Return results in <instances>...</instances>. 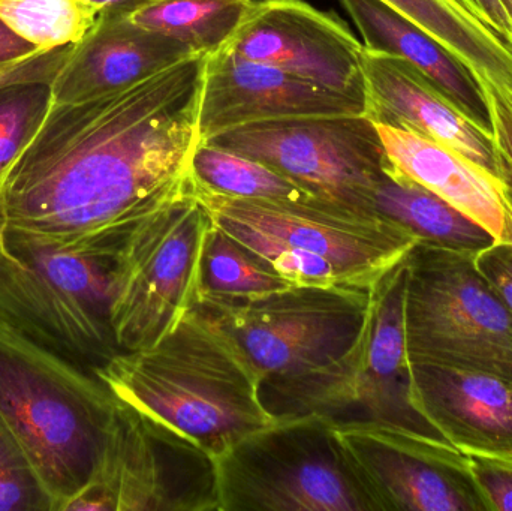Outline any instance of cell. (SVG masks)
I'll use <instances>...</instances> for the list:
<instances>
[{"mask_svg":"<svg viewBox=\"0 0 512 511\" xmlns=\"http://www.w3.org/2000/svg\"><path fill=\"white\" fill-rule=\"evenodd\" d=\"M456 54L478 77L512 92V47L463 0H381Z\"/></svg>","mask_w":512,"mask_h":511,"instance_id":"obj_22","label":"cell"},{"mask_svg":"<svg viewBox=\"0 0 512 511\" xmlns=\"http://www.w3.org/2000/svg\"><path fill=\"white\" fill-rule=\"evenodd\" d=\"M213 221L186 185L135 222L120 243L111 323L122 351L152 347L200 302L204 245Z\"/></svg>","mask_w":512,"mask_h":511,"instance_id":"obj_9","label":"cell"},{"mask_svg":"<svg viewBox=\"0 0 512 511\" xmlns=\"http://www.w3.org/2000/svg\"><path fill=\"white\" fill-rule=\"evenodd\" d=\"M475 264L512 311V245L495 243L489 246L475 254Z\"/></svg>","mask_w":512,"mask_h":511,"instance_id":"obj_32","label":"cell"},{"mask_svg":"<svg viewBox=\"0 0 512 511\" xmlns=\"http://www.w3.org/2000/svg\"><path fill=\"white\" fill-rule=\"evenodd\" d=\"M411 365V401L454 449L512 458V384L481 372Z\"/></svg>","mask_w":512,"mask_h":511,"instance_id":"obj_17","label":"cell"},{"mask_svg":"<svg viewBox=\"0 0 512 511\" xmlns=\"http://www.w3.org/2000/svg\"><path fill=\"white\" fill-rule=\"evenodd\" d=\"M405 279L403 260L373 287L363 327L339 359L262 387V401L274 417L319 414L334 422L382 423L448 443L411 401L403 321Z\"/></svg>","mask_w":512,"mask_h":511,"instance_id":"obj_6","label":"cell"},{"mask_svg":"<svg viewBox=\"0 0 512 511\" xmlns=\"http://www.w3.org/2000/svg\"><path fill=\"white\" fill-rule=\"evenodd\" d=\"M68 47L50 48L42 50L9 68L0 71V87L6 84L18 83V81H53L54 75L59 71L68 54Z\"/></svg>","mask_w":512,"mask_h":511,"instance_id":"obj_31","label":"cell"},{"mask_svg":"<svg viewBox=\"0 0 512 511\" xmlns=\"http://www.w3.org/2000/svg\"><path fill=\"white\" fill-rule=\"evenodd\" d=\"M364 117L456 150L511 186L493 135L471 122L420 69L393 54L364 48Z\"/></svg>","mask_w":512,"mask_h":511,"instance_id":"obj_16","label":"cell"},{"mask_svg":"<svg viewBox=\"0 0 512 511\" xmlns=\"http://www.w3.org/2000/svg\"><path fill=\"white\" fill-rule=\"evenodd\" d=\"M215 461L221 511H378L330 417H277Z\"/></svg>","mask_w":512,"mask_h":511,"instance_id":"obj_8","label":"cell"},{"mask_svg":"<svg viewBox=\"0 0 512 511\" xmlns=\"http://www.w3.org/2000/svg\"><path fill=\"white\" fill-rule=\"evenodd\" d=\"M378 511H489L468 456L444 441L373 422H334Z\"/></svg>","mask_w":512,"mask_h":511,"instance_id":"obj_13","label":"cell"},{"mask_svg":"<svg viewBox=\"0 0 512 511\" xmlns=\"http://www.w3.org/2000/svg\"><path fill=\"white\" fill-rule=\"evenodd\" d=\"M39 51H42V48L21 38L0 18V71L39 53Z\"/></svg>","mask_w":512,"mask_h":511,"instance_id":"obj_34","label":"cell"},{"mask_svg":"<svg viewBox=\"0 0 512 511\" xmlns=\"http://www.w3.org/2000/svg\"><path fill=\"white\" fill-rule=\"evenodd\" d=\"M191 177L203 188L228 197L271 201L319 198L268 165L206 141H200L192 153Z\"/></svg>","mask_w":512,"mask_h":511,"instance_id":"obj_24","label":"cell"},{"mask_svg":"<svg viewBox=\"0 0 512 511\" xmlns=\"http://www.w3.org/2000/svg\"><path fill=\"white\" fill-rule=\"evenodd\" d=\"M373 210L424 245L478 254L496 243L486 228L406 176L390 158L373 192Z\"/></svg>","mask_w":512,"mask_h":511,"instance_id":"obj_21","label":"cell"},{"mask_svg":"<svg viewBox=\"0 0 512 511\" xmlns=\"http://www.w3.org/2000/svg\"><path fill=\"white\" fill-rule=\"evenodd\" d=\"M0 511H56L32 462L0 419Z\"/></svg>","mask_w":512,"mask_h":511,"instance_id":"obj_28","label":"cell"},{"mask_svg":"<svg viewBox=\"0 0 512 511\" xmlns=\"http://www.w3.org/2000/svg\"><path fill=\"white\" fill-rule=\"evenodd\" d=\"M501 2L504 8L507 9L508 15H510L512 20V0H501Z\"/></svg>","mask_w":512,"mask_h":511,"instance_id":"obj_36","label":"cell"},{"mask_svg":"<svg viewBox=\"0 0 512 511\" xmlns=\"http://www.w3.org/2000/svg\"><path fill=\"white\" fill-rule=\"evenodd\" d=\"M90 2L99 6L101 11H107V9L125 11V9L131 8V6L137 5V3L143 2V0H90Z\"/></svg>","mask_w":512,"mask_h":511,"instance_id":"obj_35","label":"cell"},{"mask_svg":"<svg viewBox=\"0 0 512 511\" xmlns=\"http://www.w3.org/2000/svg\"><path fill=\"white\" fill-rule=\"evenodd\" d=\"M125 234L62 243L0 225V321L96 375L122 353L111 296Z\"/></svg>","mask_w":512,"mask_h":511,"instance_id":"obj_4","label":"cell"},{"mask_svg":"<svg viewBox=\"0 0 512 511\" xmlns=\"http://www.w3.org/2000/svg\"><path fill=\"white\" fill-rule=\"evenodd\" d=\"M480 78L492 111L493 138L496 149L504 161L511 177L512 186V92L505 87L496 86L486 78Z\"/></svg>","mask_w":512,"mask_h":511,"instance_id":"obj_30","label":"cell"},{"mask_svg":"<svg viewBox=\"0 0 512 511\" xmlns=\"http://www.w3.org/2000/svg\"><path fill=\"white\" fill-rule=\"evenodd\" d=\"M96 377L119 401L164 422L213 458L277 417L236 342L194 308L158 344L116 354Z\"/></svg>","mask_w":512,"mask_h":511,"instance_id":"obj_2","label":"cell"},{"mask_svg":"<svg viewBox=\"0 0 512 511\" xmlns=\"http://www.w3.org/2000/svg\"><path fill=\"white\" fill-rule=\"evenodd\" d=\"M99 14L90 0H0V18L42 50L77 44Z\"/></svg>","mask_w":512,"mask_h":511,"instance_id":"obj_26","label":"cell"},{"mask_svg":"<svg viewBox=\"0 0 512 511\" xmlns=\"http://www.w3.org/2000/svg\"><path fill=\"white\" fill-rule=\"evenodd\" d=\"M289 287L292 284L251 249L212 225L201 257L200 300L254 299Z\"/></svg>","mask_w":512,"mask_h":511,"instance_id":"obj_25","label":"cell"},{"mask_svg":"<svg viewBox=\"0 0 512 511\" xmlns=\"http://www.w3.org/2000/svg\"><path fill=\"white\" fill-rule=\"evenodd\" d=\"M364 110V102L221 48L206 59L198 137L209 141L240 126L274 120L364 116Z\"/></svg>","mask_w":512,"mask_h":511,"instance_id":"obj_15","label":"cell"},{"mask_svg":"<svg viewBox=\"0 0 512 511\" xmlns=\"http://www.w3.org/2000/svg\"><path fill=\"white\" fill-rule=\"evenodd\" d=\"M192 188L216 227L295 287L372 291L418 243L384 216L322 198L248 200L210 191L194 179Z\"/></svg>","mask_w":512,"mask_h":511,"instance_id":"obj_3","label":"cell"},{"mask_svg":"<svg viewBox=\"0 0 512 511\" xmlns=\"http://www.w3.org/2000/svg\"><path fill=\"white\" fill-rule=\"evenodd\" d=\"M409 363L481 372L512 384V311L472 252L417 243L405 258Z\"/></svg>","mask_w":512,"mask_h":511,"instance_id":"obj_7","label":"cell"},{"mask_svg":"<svg viewBox=\"0 0 512 511\" xmlns=\"http://www.w3.org/2000/svg\"><path fill=\"white\" fill-rule=\"evenodd\" d=\"M367 50L402 57L420 69L474 125L493 135L489 98L478 75L426 30L381 0H340Z\"/></svg>","mask_w":512,"mask_h":511,"instance_id":"obj_20","label":"cell"},{"mask_svg":"<svg viewBox=\"0 0 512 511\" xmlns=\"http://www.w3.org/2000/svg\"><path fill=\"white\" fill-rule=\"evenodd\" d=\"M87 510L221 511L215 458L117 399L101 464L63 511Z\"/></svg>","mask_w":512,"mask_h":511,"instance_id":"obj_11","label":"cell"},{"mask_svg":"<svg viewBox=\"0 0 512 511\" xmlns=\"http://www.w3.org/2000/svg\"><path fill=\"white\" fill-rule=\"evenodd\" d=\"M390 161L406 176L512 245V189L450 147L391 126L376 125Z\"/></svg>","mask_w":512,"mask_h":511,"instance_id":"obj_19","label":"cell"},{"mask_svg":"<svg viewBox=\"0 0 512 511\" xmlns=\"http://www.w3.org/2000/svg\"><path fill=\"white\" fill-rule=\"evenodd\" d=\"M496 35L512 47V20L501 0H463Z\"/></svg>","mask_w":512,"mask_h":511,"instance_id":"obj_33","label":"cell"},{"mask_svg":"<svg viewBox=\"0 0 512 511\" xmlns=\"http://www.w3.org/2000/svg\"><path fill=\"white\" fill-rule=\"evenodd\" d=\"M117 398L96 375L0 321V419L54 501L56 511L95 476Z\"/></svg>","mask_w":512,"mask_h":511,"instance_id":"obj_5","label":"cell"},{"mask_svg":"<svg viewBox=\"0 0 512 511\" xmlns=\"http://www.w3.org/2000/svg\"><path fill=\"white\" fill-rule=\"evenodd\" d=\"M191 54L188 45L138 26L122 12L101 11L54 75L51 102L89 101L126 89Z\"/></svg>","mask_w":512,"mask_h":511,"instance_id":"obj_18","label":"cell"},{"mask_svg":"<svg viewBox=\"0 0 512 511\" xmlns=\"http://www.w3.org/2000/svg\"><path fill=\"white\" fill-rule=\"evenodd\" d=\"M252 2L254 0H143L119 12L144 29L170 36L195 53L209 56L231 41Z\"/></svg>","mask_w":512,"mask_h":511,"instance_id":"obj_23","label":"cell"},{"mask_svg":"<svg viewBox=\"0 0 512 511\" xmlns=\"http://www.w3.org/2000/svg\"><path fill=\"white\" fill-rule=\"evenodd\" d=\"M206 143L262 162L322 200L366 213H375L373 192L388 162L375 123L364 116L254 123Z\"/></svg>","mask_w":512,"mask_h":511,"instance_id":"obj_12","label":"cell"},{"mask_svg":"<svg viewBox=\"0 0 512 511\" xmlns=\"http://www.w3.org/2000/svg\"><path fill=\"white\" fill-rule=\"evenodd\" d=\"M206 54L89 101L51 102L0 180V225L62 243L125 234L188 182Z\"/></svg>","mask_w":512,"mask_h":511,"instance_id":"obj_1","label":"cell"},{"mask_svg":"<svg viewBox=\"0 0 512 511\" xmlns=\"http://www.w3.org/2000/svg\"><path fill=\"white\" fill-rule=\"evenodd\" d=\"M370 293L292 285L254 299H201L195 308L236 342L264 387L345 354L363 327Z\"/></svg>","mask_w":512,"mask_h":511,"instance_id":"obj_10","label":"cell"},{"mask_svg":"<svg viewBox=\"0 0 512 511\" xmlns=\"http://www.w3.org/2000/svg\"><path fill=\"white\" fill-rule=\"evenodd\" d=\"M224 48L366 105L364 45L342 18L306 0H254Z\"/></svg>","mask_w":512,"mask_h":511,"instance_id":"obj_14","label":"cell"},{"mask_svg":"<svg viewBox=\"0 0 512 511\" xmlns=\"http://www.w3.org/2000/svg\"><path fill=\"white\" fill-rule=\"evenodd\" d=\"M468 462L489 511H512V458L468 456Z\"/></svg>","mask_w":512,"mask_h":511,"instance_id":"obj_29","label":"cell"},{"mask_svg":"<svg viewBox=\"0 0 512 511\" xmlns=\"http://www.w3.org/2000/svg\"><path fill=\"white\" fill-rule=\"evenodd\" d=\"M51 81H18L0 87V180L50 107Z\"/></svg>","mask_w":512,"mask_h":511,"instance_id":"obj_27","label":"cell"}]
</instances>
